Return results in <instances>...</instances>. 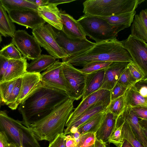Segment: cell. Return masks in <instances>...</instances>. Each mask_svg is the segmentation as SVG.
<instances>
[{
  "instance_id": "obj_1",
  "label": "cell",
  "mask_w": 147,
  "mask_h": 147,
  "mask_svg": "<svg viewBox=\"0 0 147 147\" xmlns=\"http://www.w3.org/2000/svg\"><path fill=\"white\" fill-rule=\"evenodd\" d=\"M69 98L65 92L46 86L40 82L19 105L18 110L22 117V123L29 128L30 125L48 115Z\"/></svg>"
},
{
  "instance_id": "obj_2",
  "label": "cell",
  "mask_w": 147,
  "mask_h": 147,
  "mask_svg": "<svg viewBox=\"0 0 147 147\" xmlns=\"http://www.w3.org/2000/svg\"><path fill=\"white\" fill-rule=\"evenodd\" d=\"M62 62L82 67L94 61L133 62L128 52L117 38L96 44L84 52L62 59Z\"/></svg>"
},
{
  "instance_id": "obj_3",
  "label": "cell",
  "mask_w": 147,
  "mask_h": 147,
  "mask_svg": "<svg viewBox=\"0 0 147 147\" xmlns=\"http://www.w3.org/2000/svg\"><path fill=\"white\" fill-rule=\"evenodd\" d=\"M74 99L69 98L58 106L51 113L30 126L38 141L49 142L58 134L64 133L69 117L74 109Z\"/></svg>"
},
{
  "instance_id": "obj_4",
  "label": "cell",
  "mask_w": 147,
  "mask_h": 147,
  "mask_svg": "<svg viewBox=\"0 0 147 147\" xmlns=\"http://www.w3.org/2000/svg\"><path fill=\"white\" fill-rule=\"evenodd\" d=\"M0 131L9 143L19 147H41L31 130L9 117L5 111H0Z\"/></svg>"
},
{
  "instance_id": "obj_5",
  "label": "cell",
  "mask_w": 147,
  "mask_h": 147,
  "mask_svg": "<svg viewBox=\"0 0 147 147\" xmlns=\"http://www.w3.org/2000/svg\"><path fill=\"white\" fill-rule=\"evenodd\" d=\"M144 0H87L83 3L84 14L109 17L134 11Z\"/></svg>"
},
{
  "instance_id": "obj_6",
  "label": "cell",
  "mask_w": 147,
  "mask_h": 147,
  "mask_svg": "<svg viewBox=\"0 0 147 147\" xmlns=\"http://www.w3.org/2000/svg\"><path fill=\"white\" fill-rule=\"evenodd\" d=\"M77 20L86 36L96 43L115 39L119 32L127 28L123 26H113L98 17L85 14Z\"/></svg>"
},
{
  "instance_id": "obj_7",
  "label": "cell",
  "mask_w": 147,
  "mask_h": 147,
  "mask_svg": "<svg viewBox=\"0 0 147 147\" xmlns=\"http://www.w3.org/2000/svg\"><path fill=\"white\" fill-rule=\"evenodd\" d=\"M32 36L40 46L56 59L68 57L56 40L55 32L48 24H43L32 29Z\"/></svg>"
},
{
  "instance_id": "obj_8",
  "label": "cell",
  "mask_w": 147,
  "mask_h": 147,
  "mask_svg": "<svg viewBox=\"0 0 147 147\" xmlns=\"http://www.w3.org/2000/svg\"><path fill=\"white\" fill-rule=\"evenodd\" d=\"M63 71L70 89V98L75 100L80 99L84 92L87 74L68 63L63 62Z\"/></svg>"
},
{
  "instance_id": "obj_9",
  "label": "cell",
  "mask_w": 147,
  "mask_h": 147,
  "mask_svg": "<svg viewBox=\"0 0 147 147\" xmlns=\"http://www.w3.org/2000/svg\"><path fill=\"white\" fill-rule=\"evenodd\" d=\"M11 42L16 46L23 57L28 60H33L41 55L40 46L33 36L25 30H16Z\"/></svg>"
},
{
  "instance_id": "obj_10",
  "label": "cell",
  "mask_w": 147,
  "mask_h": 147,
  "mask_svg": "<svg viewBox=\"0 0 147 147\" xmlns=\"http://www.w3.org/2000/svg\"><path fill=\"white\" fill-rule=\"evenodd\" d=\"M41 83L46 86L65 92L70 97V91L63 71V62L59 60L40 74Z\"/></svg>"
},
{
  "instance_id": "obj_11",
  "label": "cell",
  "mask_w": 147,
  "mask_h": 147,
  "mask_svg": "<svg viewBox=\"0 0 147 147\" xmlns=\"http://www.w3.org/2000/svg\"><path fill=\"white\" fill-rule=\"evenodd\" d=\"M128 52L134 62L147 76V44L143 41L129 35L121 41Z\"/></svg>"
},
{
  "instance_id": "obj_12",
  "label": "cell",
  "mask_w": 147,
  "mask_h": 147,
  "mask_svg": "<svg viewBox=\"0 0 147 147\" xmlns=\"http://www.w3.org/2000/svg\"><path fill=\"white\" fill-rule=\"evenodd\" d=\"M56 40L68 57L88 51L95 44L87 39H73L67 37L61 30L56 29Z\"/></svg>"
},
{
  "instance_id": "obj_13",
  "label": "cell",
  "mask_w": 147,
  "mask_h": 147,
  "mask_svg": "<svg viewBox=\"0 0 147 147\" xmlns=\"http://www.w3.org/2000/svg\"><path fill=\"white\" fill-rule=\"evenodd\" d=\"M7 12L12 22L32 29L46 23L34 10L13 9Z\"/></svg>"
},
{
  "instance_id": "obj_14",
  "label": "cell",
  "mask_w": 147,
  "mask_h": 147,
  "mask_svg": "<svg viewBox=\"0 0 147 147\" xmlns=\"http://www.w3.org/2000/svg\"><path fill=\"white\" fill-rule=\"evenodd\" d=\"M100 102H110V91L101 89L82 100L69 117L65 127H67L90 107Z\"/></svg>"
},
{
  "instance_id": "obj_15",
  "label": "cell",
  "mask_w": 147,
  "mask_h": 147,
  "mask_svg": "<svg viewBox=\"0 0 147 147\" xmlns=\"http://www.w3.org/2000/svg\"><path fill=\"white\" fill-rule=\"evenodd\" d=\"M62 24L61 30L68 38L73 39H86V36L77 20L66 13L60 10Z\"/></svg>"
},
{
  "instance_id": "obj_16",
  "label": "cell",
  "mask_w": 147,
  "mask_h": 147,
  "mask_svg": "<svg viewBox=\"0 0 147 147\" xmlns=\"http://www.w3.org/2000/svg\"><path fill=\"white\" fill-rule=\"evenodd\" d=\"M128 63L113 62L108 67L105 69L102 84L100 89L110 91L117 83L121 73Z\"/></svg>"
},
{
  "instance_id": "obj_17",
  "label": "cell",
  "mask_w": 147,
  "mask_h": 147,
  "mask_svg": "<svg viewBox=\"0 0 147 147\" xmlns=\"http://www.w3.org/2000/svg\"><path fill=\"white\" fill-rule=\"evenodd\" d=\"M110 102H100L96 103L88 108L75 120L68 125L64 130L65 135H67L71 128L78 129L81 125L94 116L107 109Z\"/></svg>"
},
{
  "instance_id": "obj_18",
  "label": "cell",
  "mask_w": 147,
  "mask_h": 147,
  "mask_svg": "<svg viewBox=\"0 0 147 147\" xmlns=\"http://www.w3.org/2000/svg\"><path fill=\"white\" fill-rule=\"evenodd\" d=\"M55 4L49 3L39 7L37 12L39 16L45 22L56 29L61 30L62 24L60 11Z\"/></svg>"
},
{
  "instance_id": "obj_19",
  "label": "cell",
  "mask_w": 147,
  "mask_h": 147,
  "mask_svg": "<svg viewBox=\"0 0 147 147\" xmlns=\"http://www.w3.org/2000/svg\"><path fill=\"white\" fill-rule=\"evenodd\" d=\"M118 116L129 124L138 140L144 147H147V136L145 134L140 125L139 119L133 112L131 108L125 107L123 112Z\"/></svg>"
},
{
  "instance_id": "obj_20",
  "label": "cell",
  "mask_w": 147,
  "mask_h": 147,
  "mask_svg": "<svg viewBox=\"0 0 147 147\" xmlns=\"http://www.w3.org/2000/svg\"><path fill=\"white\" fill-rule=\"evenodd\" d=\"M40 74L26 72L22 76L20 89L17 99L16 108L20 102L40 83Z\"/></svg>"
},
{
  "instance_id": "obj_21",
  "label": "cell",
  "mask_w": 147,
  "mask_h": 147,
  "mask_svg": "<svg viewBox=\"0 0 147 147\" xmlns=\"http://www.w3.org/2000/svg\"><path fill=\"white\" fill-rule=\"evenodd\" d=\"M117 117L110 112L108 108L105 111L100 126L95 133L96 138L107 142L114 127Z\"/></svg>"
},
{
  "instance_id": "obj_22",
  "label": "cell",
  "mask_w": 147,
  "mask_h": 147,
  "mask_svg": "<svg viewBox=\"0 0 147 147\" xmlns=\"http://www.w3.org/2000/svg\"><path fill=\"white\" fill-rule=\"evenodd\" d=\"M131 28V36L147 42V9L142 10L135 15Z\"/></svg>"
},
{
  "instance_id": "obj_23",
  "label": "cell",
  "mask_w": 147,
  "mask_h": 147,
  "mask_svg": "<svg viewBox=\"0 0 147 147\" xmlns=\"http://www.w3.org/2000/svg\"><path fill=\"white\" fill-rule=\"evenodd\" d=\"M27 59H9L2 82L14 80L22 76L26 72Z\"/></svg>"
},
{
  "instance_id": "obj_24",
  "label": "cell",
  "mask_w": 147,
  "mask_h": 147,
  "mask_svg": "<svg viewBox=\"0 0 147 147\" xmlns=\"http://www.w3.org/2000/svg\"><path fill=\"white\" fill-rule=\"evenodd\" d=\"M105 69L87 74L85 90L82 100L100 89L102 84Z\"/></svg>"
},
{
  "instance_id": "obj_25",
  "label": "cell",
  "mask_w": 147,
  "mask_h": 147,
  "mask_svg": "<svg viewBox=\"0 0 147 147\" xmlns=\"http://www.w3.org/2000/svg\"><path fill=\"white\" fill-rule=\"evenodd\" d=\"M56 58L51 55H41L28 64L26 72L38 73L45 71L56 61Z\"/></svg>"
},
{
  "instance_id": "obj_26",
  "label": "cell",
  "mask_w": 147,
  "mask_h": 147,
  "mask_svg": "<svg viewBox=\"0 0 147 147\" xmlns=\"http://www.w3.org/2000/svg\"><path fill=\"white\" fill-rule=\"evenodd\" d=\"M125 107L138 106L147 107V98L142 96L132 86L128 88L124 95Z\"/></svg>"
},
{
  "instance_id": "obj_27",
  "label": "cell",
  "mask_w": 147,
  "mask_h": 147,
  "mask_svg": "<svg viewBox=\"0 0 147 147\" xmlns=\"http://www.w3.org/2000/svg\"><path fill=\"white\" fill-rule=\"evenodd\" d=\"M16 31L14 23L0 2V33L5 37L12 38Z\"/></svg>"
},
{
  "instance_id": "obj_28",
  "label": "cell",
  "mask_w": 147,
  "mask_h": 147,
  "mask_svg": "<svg viewBox=\"0 0 147 147\" xmlns=\"http://www.w3.org/2000/svg\"><path fill=\"white\" fill-rule=\"evenodd\" d=\"M136 11L122 13L109 17H98L114 26H123L128 28L133 22Z\"/></svg>"
},
{
  "instance_id": "obj_29",
  "label": "cell",
  "mask_w": 147,
  "mask_h": 147,
  "mask_svg": "<svg viewBox=\"0 0 147 147\" xmlns=\"http://www.w3.org/2000/svg\"><path fill=\"white\" fill-rule=\"evenodd\" d=\"M0 2L7 12L20 9H31L37 11L38 7L28 0H0Z\"/></svg>"
},
{
  "instance_id": "obj_30",
  "label": "cell",
  "mask_w": 147,
  "mask_h": 147,
  "mask_svg": "<svg viewBox=\"0 0 147 147\" xmlns=\"http://www.w3.org/2000/svg\"><path fill=\"white\" fill-rule=\"evenodd\" d=\"M107 109L96 114L80 127L78 128V131L81 135L90 132L95 133Z\"/></svg>"
},
{
  "instance_id": "obj_31",
  "label": "cell",
  "mask_w": 147,
  "mask_h": 147,
  "mask_svg": "<svg viewBox=\"0 0 147 147\" xmlns=\"http://www.w3.org/2000/svg\"><path fill=\"white\" fill-rule=\"evenodd\" d=\"M123 125V121L117 117L114 127L108 140L107 142L112 144L116 147L119 146L122 144L123 140L122 135Z\"/></svg>"
},
{
  "instance_id": "obj_32",
  "label": "cell",
  "mask_w": 147,
  "mask_h": 147,
  "mask_svg": "<svg viewBox=\"0 0 147 147\" xmlns=\"http://www.w3.org/2000/svg\"><path fill=\"white\" fill-rule=\"evenodd\" d=\"M117 117H119L123 121L122 129L123 139L127 140L134 147H144L134 136L129 124L119 116Z\"/></svg>"
},
{
  "instance_id": "obj_33",
  "label": "cell",
  "mask_w": 147,
  "mask_h": 147,
  "mask_svg": "<svg viewBox=\"0 0 147 147\" xmlns=\"http://www.w3.org/2000/svg\"><path fill=\"white\" fill-rule=\"evenodd\" d=\"M0 54L9 59H20L23 57L15 45L11 42L2 48L0 50Z\"/></svg>"
},
{
  "instance_id": "obj_34",
  "label": "cell",
  "mask_w": 147,
  "mask_h": 147,
  "mask_svg": "<svg viewBox=\"0 0 147 147\" xmlns=\"http://www.w3.org/2000/svg\"><path fill=\"white\" fill-rule=\"evenodd\" d=\"M113 62L110 61L93 62L87 64L80 69L86 74H90L99 70L107 69Z\"/></svg>"
},
{
  "instance_id": "obj_35",
  "label": "cell",
  "mask_w": 147,
  "mask_h": 147,
  "mask_svg": "<svg viewBox=\"0 0 147 147\" xmlns=\"http://www.w3.org/2000/svg\"><path fill=\"white\" fill-rule=\"evenodd\" d=\"M16 79L0 83V92L2 102L5 104L11 94L17 80Z\"/></svg>"
},
{
  "instance_id": "obj_36",
  "label": "cell",
  "mask_w": 147,
  "mask_h": 147,
  "mask_svg": "<svg viewBox=\"0 0 147 147\" xmlns=\"http://www.w3.org/2000/svg\"><path fill=\"white\" fill-rule=\"evenodd\" d=\"M22 78V76L17 78L13 90L5 104L13 110L17 109L16 107V103L20 93Z\"/></svg>"
},
{
  "instance_id": "obj_37",
  "label": "cell",
  "mask_w": 147,
  "mask_h": 147,
  "mask_svg": "<svg viewBox=\"0 0 147 147\" xmlns=\"http://www.w3.org/2000/svg\"><path fill=\"white\" fill-rule=\"evenodd\" d=\"M125 105L123 95L110 101L108 109L117 117L123 111Z\"/></svg>"
},
{
  "instance_id": "obj_38",
  "label": "cell",
  "mask_w": 147,
  "mask_h": 147,
  "mask_svg": "<svg viewBox=\"0 0 147 147\" xmlns=\"http://www.w3.org/2000/svg\"><path fill=\"white\" fill-rule=\"evenodd\" d=\"M136 82L126 67L121 73L117 83L128 88L132 86Z\"/></svg>"
},
{
  "instance_id": "obj_39",
  "label": "cell",
  "mask_w": 147,
  "mask_h": 147,
  "mask_svg": "<svg viewBox=\"0 0 147 147\" xmlns=\"http://www.w3.org/2000/svg\"><path fill=\"white\" fill-rule=\"evenodd\" d=\"M96 139L95 133L88 132L81 135L76 147H89L94 144Z\"/></svg>"
},
{
  "instance_id": "obj_40",
  "label": "cell",
  "mask_w": 147,
  "mask_h": 147,
  "mask_svg": "<svg viewBox=\"0 0 147 147\" xmlns=\"http://www.w3.org/2000/svg\"><path fill=\"white\" fill-rule=\"evenodd\" d=\"M132 76L136 81L147 79L142 70L134 62L129 63L127 66Z\"/></svg>"
},
{
  "instance_id": "obj_41",
  "label": "cell",
  "mask_w": 147,
  "mask_h": 147,
  "mask_svg": "<svg viewBox=\"0 0 147 147\" xmlns=\"http://www.w3.org/2000/svg\"><path fill=\"white\" fill-rule=\"evenodd\" d=\"M127 88L117 83L110 91V101L124 95Z\"/></svg>"
},
{
  "instance_id": "obj_42",
  "label": "cell",
  "mask_w": 147,
  "mask_h": 147,
  "mask_svg": "<svg viewBox=\"0 0 147 147\" xmlns=\"http://www.w3.org/2000/svg\"><path fill=\"white\" fill-rule=\"evenodd\" d=\"M132 86L142 96L147 98V79L137 81Z\"/></svg>"
},
{
  "instance_id": "obj_43",
  "label": "cell",
  "mask_w": 147,
  "mask_h": 147,
  "mask_svg": "<svg viewBox=\"0 0 147 147\" xmlns=\"http://www.w3.org/2000/svg\"><path fill=\"white\" fill-rule=\"evenodd\" d=\"M131 108L139 119L147 120V107L138 106Z\"/></svg>"
},
{
  "instance_id": "obj_44",
  "label": "cell",
  "mask_w": 147,
  "mask_h": 147,
  "mask_svg": "<svg viewBox=\"0 0 147 147\" xmlns=\"http://www.w3.org/2000/svg\"><path fill=\"white\" fill-rule=\"evenodd\" d=\"M65 136L64 133L58 134L53 141L50 142L48 147H66Z\"/></svg>"
},
{
  "instance_id": "obj_45",
  "label": "cell",
  "mask_w": 147,
  "mask_h": 147,
  "mask_svg": "<svg viewBox=\"0 0 147 147\" xmlns=\"http://www.w3.org/2000/svg\"><path fill=\"white\" fill-rule=\"evenodd\" d=\"M9 60L0 54V83L3 82Z\"/></svg>"
},
{
  "instance_id": "obj_46",
  "label": "cell",
  "mask_w": 147,
  "mask_h": 147,
  "mask_svg": "<svg viewBox=\"0 0 147 147\" xmlns=\"http://www.w3.org/2000/svg\"><path fill=\"white\" fill-rule=\"evenodd\" d=\"M65 140L66 147H76L77 143L74 137L70 134L66 135Z\"/></svg>"
},
{
  "instance_id": "obj_47",
  "label": "cell",
  "mask_w": 147,
  "mask_h": 147,
  "mask_svg": "<svg viewBox=\"0 0 147 147\" xmlns=\"http://www.w3.org/2000/svg\"><path fill=\"white\" fill-rule=\"evenodd\" d=\"M8 144L5 136L0 131V147H7Z\"/></svg>"
},
{
  "instance_id": "obj_48",
  "label": "cell",
  "mask_w": 147,
  "mask_h": 147,
  "mask_svg": "<svg viewBox=\"0 0 147 147\" xmlns=\"http://www.w3.org/2000/svg\"><path fill=\"white\" fill-rule=\"evenodd\" d=\"M28 1L39 7L45 6L49 4V0H28Z\"/></svg>"
},
{
  "instance_id": "obj_49",
  "label": "cell",
  "mask_w": 147,
  "mask_h": 147,
  "mask_svg": "<svg viewBox=\"0 0 147 147\" xmlns=\"http://www.w3.org/2000/svg\"><path fill=\"white\" fill-rule=\"evenodd\" d=\"M139 121L140 125L145 134L147 136V120L140 119Z\"/></svg>"
},
{
  "instance_id": "obj_50",
  "label": "cell",
  "mask_w": 147,
  "mask_h": 147,
  "mask_svg": "<svg viewBox=\"0 0 147 147\" xmlns=\"http://www.w3.org/2000/svg\"><path fill=\"white\" fill-rule=\"evenodd\" d=\"M75 1V0H49V3L55 4L57 5L62 3H70Z\"/></svg>"
},
{
  "instance_id": "obj_51",
  "label": "cell",
  "mask_w": 147,
  "mask_h": 147,
  "mask_svg": "<svg viewBox=\"0 0 147 147\" xmlns=\"http://www.w3.org/2000/svg\"><path fill=\"white\" fill-rule=\"evenodd\" d=\"M93 145L94 147H107L105 142L96 138Z\"/></svg>"
},
{
  "instance_id": "obj_52",
  "label": "cell",
  "mask_w": 147,
  "mask_h": 147,
  "mask_svg": "<svg viewBox=\"0 0 147 147\" xmlns=\"http://www.w3.org/2000/svg\"><path fill=\"white\" fill-rule=\"evenodd\" d=\"M70 135L74 137L76 140L78 144L80 140V138L81 135L80 132L78 131H77L74 133L71 134Z\"/></svg>"
},
{
  "instance_id": "obj_53",
  "label": "cell",
  "mask_w": 147,
  "mask_h": 147,
  "mask_svg": "<svg viewBox=\"0 0 147 147\" xmlns=\"http://www.w3.org/2000/svg\"><path fill=\"white\" fill-rule=\"evenodd\" d=\"M118 147H134L128 141L123 139L122 144Z\"/></svg>"
},
{
  "instance_id": "obj_54",
  "label": "cell",
  "mask_w": 147,
  "mask_h": 147,
  "mask_svg": "<svg viewBox=\"0 0 147 147\" xmlns=\"http://www.w3.org/2000/svg\"><path fill=\"white\" fill-rule=\"evenodd\" d=\"M7 147H19L15 145L9 143Z\"/></svg>"
},
{
  "instance_id": "obj_55",
  "label": "cell",
  "mask_w": 147,
  "mask_h": 147,
  "mask_svg": "<svg viewBox=\"0 0 147 147\" xmlns=\"http://www.w3.org/2000/svg\"><path fill=\"white\" fill-rule=\"evenodd\" d=\"M2 34L0 33V44L2 41Z\"/></svg>"
},
{
  "instance_id": "obj_56",
  "label": "cell",
  "mask_w": 147,
  "mask_h": 147,
  "mask_svg": "<svg viewBox=\"0 0 147 147\" xmlns=\"http://www.w3.org/2000/svg\"><path fill=\"white\" fill-rule=\"evenodd\" d=\"M1 102H2V98H1V93L0 92V105H1Z\"/></svg>"
},
{
  "instance_id": "obj_57",
  "label": "cell",
  "mask_w": 147,
  "mask_h": 147,
  "mask_svg": "<svg viewBox=\"0 0 147 147\" xmlns=\"http://www.w3.org/2000/svg\"><path fill=\"white\" fill-rule=\"evenodd\" d=\"M89 147H94V145H92V146H89Z\"/></svg>"
},
{
  "instance_id": "obj_58",
  "label": "cell",
  "mask_w": 147,
  "mask_h": 147,
  "mask_svg": "<svg viewBox=\"0 0 147 147\" xmlns=\"http://www.w3.org/2000/svg\"><path fill=\"white\" fill-rule=\"evenodd\" d=\"M22 147V146H21V147Z\"/></svg>"
},
{
  "instance_id": "obj_59",
  "label": "cell",
  "mask_w": 147,
  "mask_h": 147,
  "mask_svg": "<svg viewBox=\"0 0 147 147\" xmlns=\"http://www.w3.org/2000/svg\"></svg>"
}]
</instances>
